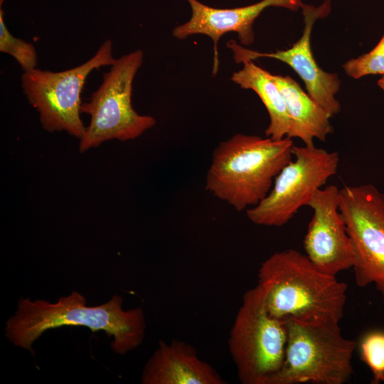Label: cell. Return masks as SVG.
Masks as SVG:
<instances>
[{
    "label": "cell",
    "mask_w": 384,
    "mask_h": 384,
    "mask_svg": "<svg viewBox=\"0 0 384 384\" xmlns=\"http://www.w3.org/2000/svg\"><path fill=\"white\" fill-rule=\"evenodd\" d=\"M122 304V297L114 295L106 303L88 306L85 297L77 291L55 303L21 299L15 314L6 322V336L14 346L34 355L32 345L46 331L63 326H82L92 332L104 331L113 336L112 349L124 355L142 343L146 323L142 308L125 311Z\"/></svg>",
    "instance_id": "cell-1"
},
{
    "label": "cell",
    "mask_w": 384,
    "mask_h": 384,
    "mask_svg": "<svg viewBox=\"0 0 384 384\" xmlns=\"http://www.w3.org/2000/svg\"><path fill=\"white\" fill-rule=\"evenodd\" d=\"M257 285L269 313L279 320L339 322L343 316L347 284L321 271L296 250L267 257L259 268Z\"/></svg>",
    "instance_id": "cell-2"
},
{
    "label": "cell",
    "mask_w": 384,
    "mask_h": 384,
    "mask_svg": "<svg viewBox=\"0 0 384 384\" xmlns=\"http://www.w3.org/2000/svg\"><path fill=\"white\" fill-rule=\"evenodd\" d=\"M292 139L236 134L215 147L206 189L237 211L259 203L282 168L292 159Z\"/></svg>",
    "instance_id": "cell-3"
},
{
    "label": "cell",
    "mask_w": 384,
    "mask_h": 384,
    "mask_svg": "<svg viewBox=\"0 0 384 384\" xmlns=\"http://www.w3.org/2000/svg\"><path fill=\"white\" fill-rule=\"evenodd\" d=\"M283 364L268 384H344L353 375V354L358 346L345 338L339 322L287 321Z\"/></svg>",
    "instance_id": "cell-4"
},
{
    "label": "cell",
    "mask_w": 384,
    "mask_h": 384,
    "mask_svg": "<svg viewBox=\"0 0 384 384\" xmlns=\"http://www.w3.org/2000/svg\"><path fill=\"white\" fill-rule=\"evenodd\" d=\"M287 340V321L269 313L261 289L257 285L247 290L228 338L240 381L268 384L282 368Z\"/></svg>",
    "instance_id": "cell-5"
},
{
    "label": "cell",
    "mask_w": 384,
    "mask_h": 384,
    "mask_svg": "<svg viewBox=\"0 0 384 384\" xmlns=\"http://www.w3.org/2000/svg\"><path fill=\"white\" fill-rule=\"evenodd\" d=\"M143 56L137 50L116 59L90 101L82 104L80 111L90 116V122L80 139L81 153L110 139H134L156 124L153 117L138 114L132 105V84Z\"/></svg>",
    "instance_id": "cell-6"
},
{
    "label": "cell",
    "mask_w": 384,
    "mask_h": 384,
    "mask_svg": "<svg viewBox=\"0 0 384 384\" xmlns=\"http://www.w3.org/2000/svg\"><path fill=\"white\" fill-rule=\"evenodd\" d=\"M115 61L112 42L107 39L91 58L78 66L59 72L37 68L23 72V94L38 112L43 128L49 132L65 131L80 139L86 128L80 116L86 79L94 70L111 66Z\"/></svg>",
    "instance_id": "cell-7"
},
{
    "label": "cell",
    "mask_w": 384,
    "mask_h": 384,
    "mask_svg": "<svg viewBox=\"0 0 384 384\" xmlns=\"http://www.w3.org/2000/svg\"><path fill=\"white\" fill-rule=\"evenodd\" d=\"M292 154L294 159L277 174L268 194L246 210L253 223L269 227L285 225L337 173L339 155L336 151L314 144L294 145Z\"/></svg>",
    "instance_id": "cell-8"
},
{
    "label": "cell",
    "mask_w": 384,
    "mask_h": 384,
    "mask_svg": "<svg viewBox=\"0 0 384 384\" xmlns=\"http://www.w3.org/2000/svg\"><path fill=\"white\" fill-rule=\"evenodd\" d=\"M339 210L351 240L356 284H375L384 298V194L372 184L346 185Z\"/></svg>",
    "instance_id": "cell-9"
},
{
    "label": "cell",
    "mask_w": 384,
    "mask_h": 384,
    "mask_svg": "<svg viewBox=\"0 0 384 384\" xmlns=\"http://www.w3.org/2000/svg\"><path fill=\"white\" fill-rule=\"evenodd\" d=\"M301 9L304 21L303 33L291 48L261 53L242 48L233 40L229 41L227 46L233 52L237 63L271 58L287 64L303 80L308 94L333 117L341 110V105L335 97L340 89L341 80L336 73L326 72L319 66L310 43L315 22L327 16L331 11V0H325L318 6L304 3Z\"/></svg>",
    "instance_id": "cell-10"
},
{
    "label": "cell",
    "mask_w": 384,
    "mask_h": 384,
    "mask_svg": "<svg viewBox=\"0 0 384 384\" xmlns=\"http://www.w3.org/2000/svg\"><path fill=\"white\" fill-rule=\"evenodd\" d=\"M339 191L335 185L319 189L307 206L313 210L304 238L305 255L321 271L334 276L352 268L350 238L339 210Z\"/></svg>",
    "instance_id": "cell-11"
},
{
    "label": "cell",
    "mask_w": 384,
    "mask_h": 384,
    "mask_svg": "<svg viewBox=\"0 0 384 384\" xmlns=\"http://www.w3.org/2000/svg\"><path fill=\"white\" fill-rule=\"evenodd\" d=\"M187 1L191 6V17L176 26L173 35L178 39L194 34L209 36L214 46L213 74L218 68V43L223 34L235 32L242 45H251L255 41L254 22L265 9L274 6L297 11L304 4L302 0H262L242 7L223 9L206 6L198 0Z\"/></svg>",
    "instance_id": "cell-12"
},
{
    "label": "cell",
    "mask_w": 384,
    "mask_h": 384,
    "mask_svg": "<svg viewBox=\"0 0 384 384\" xmlns=\"http://www.w3.org/2000/svg\"><path fill=\"white\" fill-rule=\"evenodd\" d=\"M143 384H225L226 381L198 356L189 343L164 341L149 359L142 375Z\"/></svg>",
    "instance_id": "cell-13"
},
{
    "label": "cell",
    "mask_w": 384,
    "mask_h": 384,
    "mask_svg": "<svg viewBox=\"0 0 384 384\" xmlns=\"http://www.w3.org/2000/svg\"><path fill=\"white\" fill-rule=\"evenodd\" d=\"M270 78L279 88L290 117L287 137L300 139L304 145H314L316 139L324 142L334 131L331 115L290 76L273 75Z\"/></svg>",
    "instance_id": "cell-14"
},
{
    "label": "cell",
    "mask_w": 384,
    "mask_h": 384,
    "mask_svg": "<svg viewBox=\"0 0 384 384\" xmlns=\"http://www.w3.org/2000/svg\"><path fill=\"white\" fill-rule=\"evenodd\" d=\"M243 67L235 72L231 80L243 89L253 90L265 105L270 117L265 135L278 140L287 137L290 129V117L283 97L269 73L257 66L252 61H245Z\"/></svg>",
    "instance_id": "cell-15"
},
{
    "label": "cell",
    "mask_w": 384,
    "mask_h": 384,
    "mask_svg": "<svg viewBox=\"0 0 384 384\" xmlns=\"http://www.w3.org/2000/svg\"><path fill=\"white\" fill-rule=\"evenodd\" d=\"M0 0V51L12 56L23 72L37 68L38 55L34 46L29 42L14 36L4 21V11Z\"/></svg>",
    "instance_id": "cell-16"
},
{
    "label": "cell",
    "mask_w": 384,
    "mask_h": 384,
    "mask_svg": "<svg viewBox=\"0 0 384 384\" xmlns=\"http://www.w3.org/2000/svg\"><path fill=\"white\" fill-rule=\"evenodd\" d=\"M359 351L361 360L371 370L372 383L384 382V331L366 333L360 341Z\"/></svg>",
    "instance_id": "cell-17"
},
{
    "label": "cell",
    "mask_w": 384,
    "mask_h": 384,
    "mask_svg": "<svg viewBox=\"0 0 384 384\" xmlns=\"http://www.w3.org/2000/svg\"><path fill=\"white\" fill-rule=\"evenodd\" d=\"M343 68L345 73L353 79L370 75H384V33L372 50L348 60Z\"/></svg>",
    "instance_id": "cell-18"
},
{
    "label": "cell",
    "mask_w": 384,
    "mask_h": 384,
    "mask_svg": "<svg viewBox=\"0 0 384 384\" xmlns=\"http://www.w3.org/2000/svg\"><path fill=\"white\" fill-rule=\"evenodd\" d=\"M377 84L380 88L384 91V75H382V77L378 79Z\"/></svg>",
    "instance_id": "cell-19"
}]
</instances>
